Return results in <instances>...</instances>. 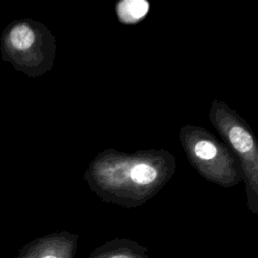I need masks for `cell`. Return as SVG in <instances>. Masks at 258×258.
I'll use <instances>...</instances> for the list:
<instances>
[{
  "mask_svg": "<svg viewBox=\"0 0 258 258\" xmlns=\"http://www.w3.org/2000/svg\"><path fill=\"white\" fill-rule=\"evenodd\" d=\"M175 168V157L165 149L133 153L111 149L94 161L90 178L103 200L135 208L157 195L172 177Z\"/></svg>",
  "mask_w": 258,
  "mask_h": 258,
  "instance_id": "cell-1",
  "label": "cell"
},
{
  "mask_svg": "<svg viewBox=\"0 0 258 258\" xmlns=\"http://www.w3.org/2000/svg\"><path fill=\"white\" fill-rule=\"evenodd\" d=\"M179 140L189 163L206 180L222 187H232L243 181L237 156L210 131L186 125L179 131Z\"/></svg>",
  "mask_w": 258,
  "mask_h": 258,
  "instance_id": "cell-2",
  "label": "cell"
},
{
  "mask_svg": "<svg viewBox=\"0 0 258 258\" xmlns=\"http://www.w3.org/2000/svg\"><path fill=\"white\" fill-rule=\"evenodd\" d=\"M209 118L222 140L237 156L245 182L247 207L258 214V139L249 124L225 102L213 100Z\"/></svg>",
  "mask_w": 258,
  "mask_h": 258,
  "instance_id": "cell-3",
  "label": "cell"
},
{
  "mask_svg": "<svg viewBox=\"0 0 258 258\" xmlns=\"http://www.w3.org/2000/svg\"><path fill=\"white\" fill-rule=\"evenodd\" d=\"M79 236L53 233L24 245L14 258H75Z\"/></svg>",
  "mask_w": 258,
  "mask_h": 258,
  "instance_id": "cell-4",
  "label": "cell"
},
{
  "mask_svg": "<svg viewBox=\"0 0 258 258\" xmlns=\"http://www.w3.org/2000/svg\"><path fill=\"white\" fill-rule=\"evenodd\" d=\"M87 258H150L148 249L128 238H115L95 248Z\"/></svg>",
  "mask_w": 258,
  "mask_h": 258,
  "instance_id": "cell-5",
  "label": "cell"
},
{
  "mask_svg": "<svg viewBox=\"0 0 258 258\" xmlns=\"http://www.w3.org/2000/svg\"><path fill=\"white\" fill-rule=\"evenodd\" d=\"M150 4L146 0H121L116 3L118 20L125 25H134L142 21L149 12Z\"/></svg>",
  "mask_w": 258,
  "mask_h": 258,
  "instance_id": "cell-6",
  "label": "cell"
},
{
  "mask_svg": "<svg viewBox=\"0 0 258 258\" xmlns=\"http://www.w3.org/2000/svg\"><path fill=\"white\" fill-rule=\"evenodd\" d=\"M9 42L11 46L18 50H25L34 42V32L27 24L15 25L9 32Z\"/></svg>",
  "mask_w": 258,
  "mask_h": 258,
  "instance_id": "cell-7",
  "label": "cell"
}]
</instances>
